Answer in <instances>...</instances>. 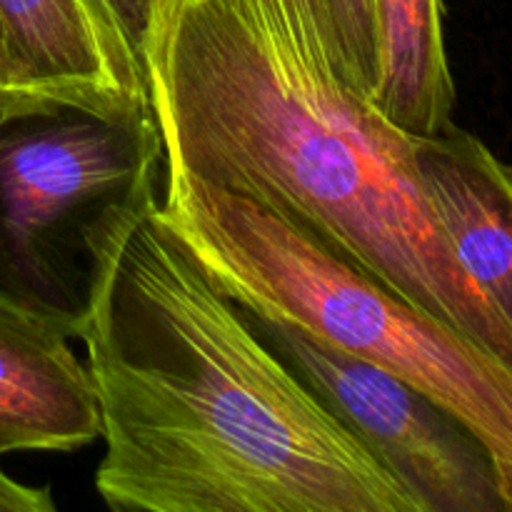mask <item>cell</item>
Returning <instances> with one entry per match:
<instances>
[{
	"label": "cell",
	"instance_id": "6da1fadb",
	"mask_svg": "<svg viewBox=\"0 0 512 512\" xmlns=\"http://www.w3.org/2000/svg\"><path fill=\"white\" fill-rule=\"evenodd\" d=\"M118 512H420L163 223L110 233L80 328Z\"/></svg>",
	"mask_w": 512,
	"mask_h": 512
},
{
	"label": "cell",
	"instance_id": "7a4b0ae2",
	"mask_svg": "<svg viewBox=\"0 0 512 512\" xmlns=\"http://www.w3.org/2000/svg\"><path fill=\"white\" fill-rule=\"evenodd\" d=\"M140 58L165 170L270 205L512 370V328L460 265L413 135L335 73L310 0H158Z\"/></svg>",
	"mask_w": 512,
	"mask_h": 512
},
{
	"label": "cell",
	"instance_id": "3957f363",
	"mask_svg": "<svg viewBox=\"0 0 512 512\" xmlns=\"http://www.w3.org/2000/svg\"><path fill=\"white\" fill-rule=\"evenodd\" d=\"M165 173L160 218L235 303L368 360L450 410L493 455L512 512V370L503 360L390 293L270 205Z\"/></svg>",
	"mask_w": 512,
	"mask_h": 512
},
{
	"label": "cell",
	"instance_id": "277c9868",
	"mask_svg": "<svg viewBox=\"0 0 512 512\" xmlns=\"http://www.w3.org/2000/svg\"><path fill=\"white\" fill-rule=\"evenodd\" d=\"M150 100L0 93V303L78 338L115 225L155 195Z\"/></svg>",
	"mask_w": 512,
	"mask_h": 512
},
{
	"label": "cell",
	"instance_id": "5b68a950",
	"mask_svg": "<svg viewBox=\"0 0 512 512\" xmlns=\"http://www.w3.org/2000/svg\"><path fill=\"white\" fill-rule=\"evenodd\" d=\"M240 308L265 345L403 485L420 512H510L493 455L450 410L368 360L273 315Z\"/></svg>",
	"mask_w": 512,
	"mask_h": 512
},
{
	"label": "cell",
	"instance_id": "8992f818",
	"mask_svg": "<svg viewBox=\"0 0 512 512\" xmlns=\"http://www.w3.org/2000/svg\"><path fill=\"white\" fill-rule=\"evenodd\" d=\"M0 93L145 103L143 58L108 0H0Z\"/></svg>",
	"mask_w": 512,
	"mask_h": 512
},
{
	"label": "cell",
	"instance_id": "52a82bcc",
	"mask_svg": "<svg viewBox=\"0 0 512 512\" xmlns=\"http://www.w3.org/2000/svg\"><path fill=\"white\" fill-rule=\"evenodd\" d=\"M413 143L420 183L460 265L512 328V170L453 123Z\"/></svg>",
	"mask_w": 512,
	"mask_h": 512
},
{
	"label": "cell",
	"instance_id": "ba28073f",
	"mask_svg": "<svg viewBox=\"0 0 512 512\" xmlns=\"http://www.w3.org/2000/svg\"><path fill=\"white\" fill-rule=\"evenodd\" d=\"M98 435L88 365L68 338L0 303V455L70 453Z\"/></svg>",
	"mask_w": 512,
	"mask_h": 512
},
{
	"label": "cell",
	"instance_id": "9c48e42d",
	"mask_svg": "<svg viewBox=\"0 0 512 512\" xmlns=\"http://www.w3.org/2000/svg\"><path fill=\"white\" fill-rule=\"evenodd\" d=\"M380 80L373 103L413 138L448 128L455 85L443 40L440 0H375Z\"/></svg>",
	"mask_w": 512,
	"mask_h": 512
},
{
	"label": "cell",
	"instance_id": "30bf717a",
	"mask_svg": "<svg viewBox=\"0 0 512 512\" xmlns=\"http://www.w3.org/2000/svg\"><path fill=\"white\" fill-rule=\"evenodd\" d=\"M328 43L335 73L373 100L380 80V40L375 0H310Z\"/></svg>",
	"mask_w": 512,
	"mask_h": 512
},
{
	"label": "cell",
	"instance_id": "8fae6325",
	"mask_svg": "<svg viewBox=\"0 0 512 512\" xmlns=\"http://www.w3.org/2000/svg\"><path fill=\"white\" fill-rule=\"evenodd\" d=\"M55 503L48 488H30L8 478L0 470V512H53Z\"/></svg>",
	"mask_w": 512,
	"mask_h": 512
},
{
	"label": "cell",
	"instance_id": "7c38bea8",
	"mask_svg": "<svg viewBox=\"0 0 512 512\" xmlns=\"http://www.w3.org/2000/svg\"><path fill=\"white\" fill-rule=\"evenodd\" d=\"M108 3L140 53V43H143V35L148 30L150 15H153V8L158 0H108Z\"/></svg>",
	"mask_w": 512,
	"mask_h": 512
},
{
	"label": "cell",
	"instance_id": "4fadbf2b",
	"mask_svg": "<svg viewBox=\"0 0 512 512\" xmlns=\"http://www.w3.org/2000/svg\"><path fill=\"white\" fill-rule=\"evenodd\" d=\"M0 65H3V28H0Z\"/></svg>",
	"mask_w": 512,
	"mask_h": 512
}]
</instances>
